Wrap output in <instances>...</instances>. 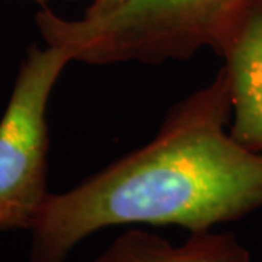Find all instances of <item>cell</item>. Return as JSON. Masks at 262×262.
Returning a JSON list of instances; mask_svg holds the SVG:
<instances>
[{"mask_svg": "<svg viewBox=\"0 0 262 262\" xmlns=\"http://www.w3.org/2000/svg\"><path fill=\"white\" fill-rule=\"evenodd\" d=\"M32 2H35V3H38L41 8H46L47 6V2L48 0H32Z\"/></svg>", "mask_w": 262, "mask_h": 262, "instance_id": "obj_7", "label": "cell"}, {"mask_svg": "<svg viewBox=\"0 0 262 262\" xmlns=\"http://www.w3.org/2000/svg\"><path fill=\"white\" fill-rule=\"evenodd\" d=\"M230 115L222 67L169 111L147 144L77 187L48 194L29 229L31 262H66L76 245L111 226H179L192 233L262 208V153L226 130Z\"/></svg>", "mask_w": 262, "mask_h": 262, "instance_id": "obj_1", "label": "cell"}, {"mask_svg": "<svg viewBox=\"0 0 262 262\" xmlns=\"http://www.w3.org/2000/svg\"><path fill=\"white\" fill-rule=\"evenodd\" d=\"M262 0H125L102 18L66 19L41 8L35 16L47 46L72 61L106 66L188 60L201 48L217 54Z\"/></svg>", "mask_w": 262, "mask_h": 262, "instance_id": "obj_2", "label": "cell"}, {"mask_svg": "<svg viewBox=\"0 0 262 262\" xmlns=\"http://www.w3.org/2000/svg\"><path fill=\"white\" fill-rule=\"evenodd\" d=\"M225 58L233 122L230 134L262 153V2L253 8L219 54Z\"/></svg>", "mask_w": 262, "mask_h": 262, "instance_id": "obj_4", "label": "cell"}, {"mask_svg": "<svg viewBox=\"0 0 262 262\" xmlns=\"http://www.w3.org/2000/svg\"><path fill=\"white\" fill-rule=\"evenodd\" d=\"M72 58L53 46L28 48L0 120V230L31 229L48 196L47 106Z\"/></svg>", "mask_w": 262, "mask_h": 262, "instance_id": "obj_3", "label": "cell"}, {"mask_svg": "<svg viewBox=\"0 0 262 262\" xmlns=\"http://www.w3.org/2000/svg\"><path fill=\"white\" fill-rule=\"evenodd\" d=\"M124 2L125 0H94L89 5V8L84 10L83 18H102L105 15L114 12L117 8H120Z\"/></svg>", "mask_w": 262, "mask_h": 262, "instance_id": "obj_6", "label": "cell"}, {"mask_svg": "<svg viewBox=\"0 0 262 262\" xmlns=\"http://www.w3.org/2000/svg\"><path fill=\"white\" fill-rule=\"evenodd\" d=\"M94 262H251V256L232 233L192 232L187 242L172 245L159 234L130 229Z\"/></svg>", "mask_w": 262, "mask_h": 262, "instance_id": "obj_5", "label": "cell"}]
</instances>
